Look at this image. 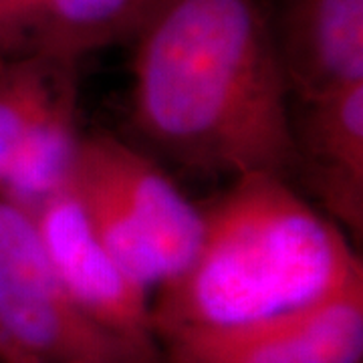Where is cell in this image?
<instances>
[{"mask_svg": "<svg viewBox=\"0 0 363 363\" xmlns=\"http://www.w3.org/2000/svg\"><path fill=\"white\" fill-rule=\"evenodd\" d=\"M67 295L91 323L116 337L143 363L156 362L150 291L133 281L99 242L69 190L30 212Z\"/></svg>", "mask_w": 363, "mask_h": 363, "instance_id": "8992f818", "label": "cell"}, {"mask_svg": "<svg viewBox=\"0 0 363 363\" xmlns=\"http://www.w3.org/2000/svg\"><path fill=\"white\" fill-rule=\"evenodd\" d=\"M67 190L107 252L147 291L176 279L194 259L202 210L131 143L107 133L83 135Z\"/></svg>", "mask_w": 363, "mask_h": 363, "instance_id": "3957f363", "label": "cell"}, {"mask_svg": "<svg viewBox=\"0 0 363 363\" xmlns=\"http://www.w3.org/2000/svg\"><path fill=\"white\" fill-rule=\"evenodd\" d=\"M269 23L297 101L363 83V0H277Z\"/></svg>", "mask_w": 363, "mask_h": 363, "instance_id": "ba28073f", "label": "cell"}, {"mask_svg": "<svg viewBox=\"0 0 363 363\" xmlns=\"http://www.w3.org/2000/svg\"><path fill=\"white\" fill-rule=\"evenodd\" d=\"M77 67L37 49L0 57V186L18 147L52 101L79 85Z\"/></svg>", "mask_w": 363, "mask_h": 363, "instance_id": "30bf717a", "label": "cell"}, {"mask_svg": "<svg viewBox=\"0 0 363 363\" xmlns=\"http://www.w3.org/2000/svg\"><path fill=\"white\" fill-rule=\"evenodd\" d=\"M37 0H0V57L33 49Z\"/></svg>", "mask_w": 363, "mask_h": 363, "instance_id": "8fae6325", "label": "cell"}, {"mask_svg": "<svg viewBox=\"0 0 363 363\" xmlns=\"http://www.w3.org/2000/svg\"><path fill=\"white\" fill-rule=\"evenodd\" d=\"M131 39L143 142L196 172L291 180V91L259 0H156Z\"/></svg>", "mask_w": 363, "mask_h": 363, "instance_id": "6da1fadb", "label": "cell"}, {"mask_svg": "<svg viewBox=\"0 0 363 363\" xmlns=\"http://www.w3.org/2000/svg\"><path fill=\"white\" fill-rule=\"evenodd\" d=\"M35 363H143L79 311L33 216L0 198V357Z\"/></svg>", "mask_w": 363, "mask_h": 363, "instance_id": "277c9868", "label": "cell"}, {"mask_svg": "<svg viewBox=\"0 0 363 363\" xmlns=\"http://www.w3.org/2000/svg\"><path fill=\"white\" fill-rule=\"evenodd\" d=\"M293 174L350 238L363 233V83L298 101Z\"/></svg>", "mask_w": 363, "mask_h": 363, "instance_id": "52a82bcc", "label": "cell"}, {"mask_svg": "<svg viewBox=\"0 0 363 363\" xmlns=\"http://www.w3.org/2000/svg\"><path fill=\"white\" fill-rule=\"evenodd\" d=\"M202 216L194 259L152 303L156 337L264 321L363 283L350 236L289 178H236Z\"/></svg>", "mask_w": 363, "mask_h": 363, "instance_id": "7a4b0ae2", "label": "cell"}, {"mask_svg": "<svg viewBox=\"0 0 363 363\" xmlns=\"http://www.w3.org/2000/svg\"><path fill=\"white\" fill-rule=\"evenodd\" d=\"M156 0H37L33 49L79 63L131 39Z\"/></svg>", "mask_w": 363, "mask_h": 363, "instance_id": "9c48e42d", "label": "cell"}, {"mask_svg": "<svg viewBox=\"0 0 363 363\" xmlns=\"http://www.w3.org/2000/svg\"><path fill=\"white\" fill-rule=\"evenodd\" d=\"M169 363H362L363 283L298 311L157 335Z\"/></svg>", "mask_w": 363, "mask_h": 363, "instance_id": "5b68a950", "label": "cell"}]
</instances>
